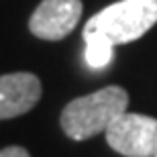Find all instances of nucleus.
Instances as JSON below:
<instances>
[{
    "instance_id": "obj_1",
    "label": "nucleus",
    "mask_w": 157,
    "mask_h": 157,
    "mask_svg": "<svg viewBox=\"0 0 157 157\" xmlns=\"http://www.w3.org/2000/svg\"><path fill=\"white\" fill-rule=\"evenodd\" d=\"M128 92L121 86H106L92 94L74 98L63 106L61 128L74 141H86L108 128L122 112H127Z\"/></svg>"
},
{
    "instance_id": "obj_2",
    "label": "nucleus",
    "mask_w": 157,
    "mask_h": 157,
    "mask_svg": "<svg viewBox=\"0 0 157 157\" xmlns=\"http://www.w3.org/2000/svg\"><path fill=\"white\" fill-rule=\"evenodd\" d=\"M157 23V0H118L96 12L84 27V35H96L110 45L137 41Z\"/></svg>"
},
{
    "instance_id": "obj_3",
    "label": "nucleus",
    "mask_w": 157,
    "mask_h": 157,
    "mask_svg": "<svg viewBox=\"0 0 157 157\" xmlns=\"http://www.w3.org/2000/svg\"><path fill=\"white\" fill-rule=\"evenodd\" d=\"M106 143L124 157L157 155V118L137 112H122L108 124Z\"/></svg>"
},
{
    "instance_id": "obj_4",
    "label": "nucleus",
    "mask_w": 157,
    "mask_h": 157,
    "mask_svg": "<svg viewBox=\"0 0 157 157\" xmlns=\"http://www.w3.org/2000/svg\"><path fill=\"white\" fill-rule=\"evenodd\" d=\"M82 0H43L29 18V31L43 41H61L78 27Z\"/></svg>"
},
{
    "instance_id": "obj_5",
    "label": "nucleus",
    "mask_w": 157,
    "mask_h": 157,
    "mask_svg": "<svg viewBox=\"0 0 157 157\" xmlns=\"http://www.w3.org/2000/svg\"><path fill=\"white\" fill-rule=\"evenodd\" d=\"M41 80L31 71L0 76V121L21 117L41 100Z\"/></svg>"
},
{
    "instance_id": "obj_6",
    "label": "nucleus",
    "mask_w": 157,
    "mask_h": 157,
    "mask_svg": "<svg viewBox=\"0 0 157 157\" xmlns=\"http://www.w3.org/2000/svg\"><path fill=\"white\" fill-rule=\"evenodd\" d=\"M86 41V51H84V59H86L88 67L92 70H104L112 63L114 59V45H110L108 41L96 35H84Z\"/></svg>"
},
{
    "instance_id": "obj_7",
    "label": "nucleus",
    "mask_w": 157,
    "mask_h": 157,
    "mask_svg": "<svg viewBox=\"0 0 157 157\" xmlns=\"http://www.w3.org/2000/svg\"><path fill=\"white\" fill-rule=\"evenodd\" d=\"M0 157H31L29 151L21 145H10V147H4L0 151Z\"/></svg>"
},
{
    "instance_id": "obj_8",
    "label": "nucleus",
    "mask_w": 157,
    "mask_h": 157,
    "mask_svg": "<svg viewBox=\"0 0 157 157\" xmlns=\"http://www.w3.org/2000/svg\"><path fill=\"white\" fill-rule=\"evenodd\" d=\"M155 157H157V155H155Z\"/></svg>"
}]
</instances>
